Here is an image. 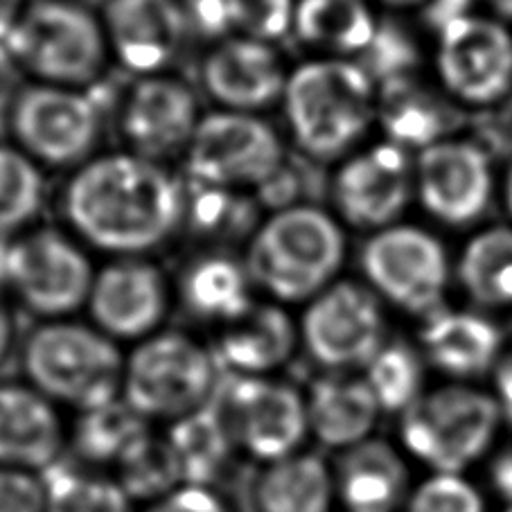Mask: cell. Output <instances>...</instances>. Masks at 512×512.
<instances>
[{"label":"cell","mask_w":512,"mask_h":512,"mask_svg":"<svg viewBox=\"0 0 512 512\" xmlns=\"http://www.w3.org/2000/svg\"><path fill=\"white\" fill-rule=\"evenodd\" d=\"M70 226L95 249L138 258L163 246L185 217L176 176L138 154H109L77 170L64 194Z\"/></svg>","instance_id":"6da1fadb"},{"label":"cell","mask_w":512,"mask_h":512,"mask_svg":"<svg viewBox=\"0 0 512 512\" xmlns=\"http://www.w3.org/2000/svg\"><path fill=\"white\" fill-rule=\"evenodd\" d=\"M282 100L294 143L314 161L350 156L377 122V84L352 59L305 61L289 73Z\"/></svg>","instance_id":"7a4b0ae2"},{"label":"cell","mask_w":512,"mask_h":512,"mask_svg":"<svg viewBox=\"0 0 512 512\" xmlns=\"http://www.w3.org/2000/svg\"><path fill=\"white\" fill-rule=\"evenodd\" d=\"M343 258L337 219L316 206H287L253 233L246 271L278 303H310L337 282Z\"/></svg>","instance_id":"3957f363"},{"label":"cell","mask_w":512,"mask_h":512,"mask_svg":"<svg viewBox=\"0 0 512 512\" xmlns=\"http://www.w3.org/2000/svg\"><path fill=\"white\" fill-rule=\"evenodd\" d=\"M503 418L494 395L476 384L427 388L400 416L397 434L406 456L429 472L465 474L490 456Z\"/></svg>","instance_id":"277c9868"},{"label":"cell","mask_w":512,"mask_h":512,"mask_svg":"<svg viewBox=\"0 0 512 512\" xmlns=\"http://www.w3.org/2000/svg\"><path fill=\"white\" fill-rule=\"evenodd\" d=\"M125 361L118 343L102 330L64 319L39 325L23 348L32 388L77 411L118 400Z\"/></svg>","instance_id":"5b68a950"},{"label":"cell","mask_w":512,"mask_h":512,"mask_svg":"<svg viewBox=\"0 0 512 512\" xmlns=\"http://www.w3.org/2000/svg\"><path fill=\"white\" fill-rule=\"evenodd\" d=\"M219 370L213 350L188 334H152L127 357L120 397L147 422H176L213 402Z\"/></svg>","instance_id":"8992f818"},{"label":"cell","mask_w":512,"mask_h":512,"mask_svg":"<svg viewBox=\"0 0 512 512\" xmlns=\"http://www.w3.org/2000/svg\"><path fill=\"white\" fill-rule=\"evenodd\" d=\"M5 46L43 84L70 88L95 82L109 52L102 23L70 0L28 3Z\"/></svg>","instance_id":"52a82bcc"},{"label":"cell","mask_w":512,"mask_h":512,"mask_svg":"<svg viewBox=\"0 0 512 512\" xmlns=\"http://www.w3.org/2000/svg\"><path fill=\"white\" fill-rule=\"evenodd\" d=\"M361 271L384 305L418 319L445 307L452 280L443 242L411 224H393L370 237L361 251Z\"/></svg>","instance_id":"ba28073f"},{"label":"cell","mask_w":512,"mask_h":512,"mask_svg":"<svg viewBox=\"0 0 512 512\" xmlns=\"http://www.w3.org/2000/svg\"><path fill=\"white\" fill-rule=\"evenodd\" d=\"M235 449L273 463L303 452L310 438L305 393L273 377L226 375L213 397Z\"/></svg>","instance_id":"9c48e42d"},{"label":"cell","mask_w":512,"mask_h":512,"mask_svg":"<svg viewBox=\"0 0 512 512\" xmlns=\"http://www.w3.org/2000/svg\"><path fill=\"white\" fill-rule=\"evenodd\" d=\"M185 167L201 188H264L285 167V147L262 118L224 109L199 120Z\"/></svg>","instance_id":"30bf717a"},{"label":"cell","mask_w":512,"mask_h":512,"mask_svg":"<svg viewBox=\"0 0 512 512\" xmlns=\"http://www.w3.org/2000/svg\"><path fill=\"white\" fill-rule=\"evenodd\" d=\"M298 332L316 366L361 373L388 341L384 303L368 285L337 280L307 303Z\"/></svg>","instance_id":"8fae6325"},{"label":"cell","mask_w":512,"mask_h":512,"mask_svg":"<svg viewBox=\"0 0 512 512\" xmlns=\"http://www.w3.org/2000/svg\"><path fill=\"white\" fill-rule=\"evenodd\" d=\"M93 267L68 235L39 228L7 244L5 282L30 312L64 319L88 303Z\"/></svg>","instance_id":"7c38bea8"},{"label":"cell","mask_w":512,"mask_h":512,"mask_svg":"<svg viewBox=\"0 0 512 512\" xmlns=\"http://www.w3.org/2000/svg\"><path fill=\"white\" fill-rule=\"evenodd\" d=\"M12 131L32 161L70 167L86 161L102 134L97 104L79 88L34 84L16 95Z\"/></svg>","instance_id":"4fadbf2b"},{"label":"cell","mask_w":512,"mask_h":512,"mask_svg":"<svg viewBox=\"0 0 512 512\" xmlns=\"http://www.w3.org/2000/svg\"><path fill=\"white\" fill-rule=\"evenodd\" d=\"M436 73L467 107H497L512 91V34L499 19L470 14L438 32Z\"/></svg>","instance_id":"5bb4252c"},{"label":"cell","mask_w":512,"mask_h":512,"mask_svg":"<svg viewBox=\"0 0 512 512\" xmlns=\"http://www.w3.org/2000/svg\"><path fill=\"white\" fill-rule=\"evenodd\" d=\"M332 197L350 226L382 231L397 224L416 197V161L388 140L359 149L339 167Z\"/></svg>","instance_id":"9a60e30c"},{"label":"cell","mask_w":512,"mask_h":512,"mask_svg":"<svg viewBox=\"0 0 512 512\" xmlns=\"http://www.w3.org/2000/svg\"><path fill=\"white\" fill-rule=\"evenodd\" d=\"M492 190V163L479 143L443 138L418 154L416 197L440 224H474L488 208Z\"/></svg>","instance_id":"2e32d148"},{"label":"cell","mask_w":512,"mask_h":512,"mask_svg":"<svg viewBox=\"0 0 512 512\" xmlns=\"http://www.w3.org/2000/svg\"><path fill=\"white\" fill-rule=\"evenodd\" d=\"M88 312L113 341H143L156 334L170 307L163 271L143 258H120L95 273Z\"/></svg>","instance_id":"e0dca14e"},{"label":"cell","mask_w":512,"mask_h":512,"mask_svg":"<svg viewBox=\"0 0 512 512\" xmlns=\"http://www.w3.org/2000/svg\"><path fill=\"white\" fill-rule=\"evenodd\" d=\"M102 28L120 64L147 77L181 55L190 21L181 0H109Z\"/></svg>","instance_id":"ac0fdd59"},{"label":"cell","mask_w":512,"mask_h":512,"mask_svg":"<svg viewBox=\"0 0 512 512\" xmlns=\"http://www.w3.org/2000/svg\"><path fill=\"white\" fill-rule=\"evenodd\" d=\"M199 125L194 93L179 79L147 75L127 93L120 129L131 154L161 163L185 152Z\"/></svg>","instance_id":"d6986e66"},{"label":"cell","mask_w":512,"mask_h":512,"mask_svg":"<svg viewBox=\"0 0 512 512\" xmlns=\"http://www.w3.org/2000/svg\"><path fill=\"white\" fill-rule=\"evenodd\" d=\"M416 343L429 368L458 384H476L490 377L506 352L497 321L481 310L447 305L422 319Z\"/></svg>","instance_id":"ffe728a7"},{"label":"cell","mask_w":512,"mask_h":512,"mask_svg":"<svg viewBox=\"0 0 512 512\" xmlns=\"http://www.w3.org/2000/svg\"><path fill=\"white\" fill-rule=\"evenodd\" d=\"M287 70L267 41L228 37L203 61V86L226 111L253 113L285 95Z\"/></svg>","instance_id":"44dd1931"},{"label":"cell","mask_w":512,"mask_h":512,"mask_svg":"<svg viewBox=\"0 0 512 512\" xmlns=\"http://www.w3.org/2000/svg\"><path fill=\"white\" fill-rule=\"evenodd\" d=\"M66 445L55 402L37 388L0 384V467L46 472Z\"/></svg>","instance_id":"7402d4cb"},{"label":"cell","mask_w":512,"mask_h":512,"mask_svg":"<svg viewBox=\"0 0 512 512\" xmlns=\"http://www.w3.org/2000/svg\"><path fill=\"white\" fill-rule=\"evenodd\" d=\"M334 490L343 512H400L413 490L406 454L384 438H368L341 452Z\"/></svg>","instance_id":"603a6c76"},{"label":"cell","mask_w":512,"mask_h":512,"mask_svg":"<svg viewBox=\"0 0 512 512\" xmlns=\"http://www.w3.org/2000/svg\"><path fill=\"white\" fill-rule=\"evenodd\" d=\"M310 436L325 449L346 452L373 438L382 409L361 373L323 370L305 393Z\"/></svg>","instance_id":"cb8c5ba5"},{"label":"cell","mask_w":512,"mask_h":512,"mask_svg":"<svg viewBox=\"0 0 512 512\" xmlns=\"http://www.w3.org/2000/svg\"><path fill=\"white\" fill-rule=\"evenodd\" d=\"M300 343V332L280 305H255L224 325L213 355L228 375L269 377L287 364Z\"/></svg>","instance_id":"d4e9b609"},{"label":"cell","mask_w":512,"mask_h":512,"mask_svg":"<svg viewBox=\"0 0 512 512\" xmlns=\"http://www.w3.org/2000/svg\"><path fill=\"white\" fill-rule=\"evenodd\" d=\"M255 512H332L334 470L319 454L296 452L267 463L253 488Z\"/></svg>","instance_id":"484cf974"},{"label":"cell","mask_w":512,"mask_h":512,"mask_svg":"<svg viewBox=\"0 0 512 512\" xmlns=\"http://www.w3.org/2000/svg\"><path fill=\"white\" fill-rule=\"evenodd\" d=\"M379 23L368 0H298L294 32L325 57L364 55Z\"/></svg>","instance_id":"4316f807"},{"label":"cell","mask_w":512,"mask_h":512,"mask_svg":"<svg viewBox=\"0 0 512 512\" xmlns=\"http://www.w3.org/2000/svg\"><path fill=\"white\" fill-rule=\"evenodd\" d=\"M251 276L246 264L228 255H203L185 269L181 300L194 319L228 325L253 307Z\"/></svg>","instance_id":"83f0119b"},{"label":"cell","mask_w":512,"mask_h":512,"mask_svg":"<svg viewBox=\"0 0 512 512\" xmlns=\"http://www.w3.org/2000/svg\"><path fill=\"white\" fill-rule=\"evenodd\" d=\"M456 278L474 310H512V228L490 226L476 233L463 246Z\"/></svg>","instance_id":"f1b7e54d"},{"label":"cell","mask_w":512,"mask_h":512,"mask_svg":"<svg viewBox=\"0 0 512 512\" xmlns=\"http://www.w3.org/2000/svg\"><path fill=\"white\" fill-rule=\"evenodd\" d=\"M165 438L179 463L183 483L192 485L213 483L231 461L233 452H237L213 402L172 422Z\"/></svg>","instance_id":"f546056e"},{"label":"cell","mask_w":512,"mask_h":512,"mask_svg":"<svg viewBox=\"0 0 512 512\" xmlns=\"http://www.w3.org/2000/svg\"><path fill=\"white\" fill-rule=\"evenodd\" d=\"M377 122L384 125L388 143L406 152L416 147L422 152L443 140V107L425 88L413 84L411 77L377 88Z\"/></svg>","instance_id":"4dcf8cb0"},{"label":"cell","mask_w":512,"mask_h":512,"mask_svg":"<svg viewBox=\"0 0 512 512\" xmlns=\"http://www.w3.org/2000/svg\"><path fill=\"white\" fill-rule=\"evenodd\" d=\"M149 434H152L149 422L118 397L95 409L79 411L73 429V447L88 463L118 465Z\"/></svg>","instance_id":"1f68e13d"},{"label":"cell","mask_w":512,"mask_h":512,"mask_svg":"<svg viewBox=\"0 0 512 512\" xmlns=\"http://www.w3.org/2000/svg\"><path fill=\"white\" fill-rule=\"evenodd\" d=\"M427 361L418 343L391 339L368 361L361 375L373 391L382 413L400 418L427 391Z\"/></svg>","instance_id":"d6a6232c"},{"label":"cell","mask_w":512,"mask_h":512,"mask_svg":"<svg viewBox=\"0 0 512 512\" xmlns=\"http://www.w3.org/2000/svg\"><path fill=\"white\" fill-rule=\"evenodd\" d=\"M46 512H131L127 490L116 479L52 465L41 472Z\"/></svg>","instance_id":"836d02e7"},{"label":"cell","mask_w":512,"mask_h":512,"mask_svg":"<svg viewBox=\"0 0 512 512\" xmlns=\"http://www.w3.org/2000/svg\"><path fill=\"white\" fill-rule=\"evenodd\" d=\"M43 203V176L37 161L0 145V240L19 235L34 222Z\"/></svg>","instance_id":"e575fe53"},{"label":"cell","mask_w":512,"mask_h":512,"mask_svg":"<svg viewBox=\"0 0 512 512\" xmlns=\"http://www.w3.org/2000/svg\"><path fill=\"white\" fill-rule=\"evenodd\" d=\"M118 467V483L127 490L131 499L156 501L163 494L183 485L179 463L167 438L149 434L122 458Z\"/></svg>","instance_id":"d590c367"},{"label":"cell","mask_w":512,"mask_h":512,"mask_svg":"<svg viewBox=\"0 0 512 512\" xmlns=\"http://www.w3.org/2000/svg\"><path fill=\"white\" fill-rule=\"evenodd\" d=\"M404 512H488L485 494L465 474L431 472L413 485Z\"/></svg>","instance_id":"8d00e7d4"},{"label":"cell","mask_w":512,"mask_h":512,"mask_svg":"<svg viewBox=\"0 0 512 512\" xmlns=\"http://www.w3.org/2000/svg\"><path fill=\"white\" fill-rule=\"evenodd\" d=\"M364 57L368 64H361L366 73L377 84H391L397 79H406L416 66L418 50L413 46L406 32L393 28V25H379L373 41L366 48Z\"/></svg>","instance_id":"74e56055"},{"label":"cell","mask_w":512,"mask_h":512,"mask_svg":"<svg viewBox=\"0 0 512 512\" xmlns=\"http://www.w3.org/2000/svg\"><path fill=\"white\" fill-rule=\"evenodd\" d=\"M0 512H46L41 474L0 467Z\"/></svg>","instance_id":"f35d334b"},{"label":"cell","mask_w":512,"mask_h":512,"mask_svg":"<svg viewBox=\"0 0 512 512\" xmlns=\"http://www.w3.org/2000/svg\"><path fill=\"white\" fill-rule=\"evenodd\" d=\"M294 0H244V28L249 37L267 41L294 30Z\"/></svg>","instance_id":"ab89813d"},{"label":"cell","mask_w":512,"mask_h":512,"mask_svg":"<svg viewBox=\"0 0 512 512\" xmlns=\"http://www.w3.org/2000/svg\"><path fill=\"white\" fill-rule=\"evenodd\" d=\"M185 12L206 37H226L244 23V0H188Z\"/></svg>","instance_id":"60d3db41"},{"label":"cell","mask_w":512,"mask_h":512,"mask_svg":"<svg viewBox=\"0 0 512 512\" xmlns=\"http://www.w3.org/2000/svg\"><path fill=\"white\" fill-rule=\"evenodd\" d=\"M145 512H233L228 503L208 485L183 483L161 499L149 503Z\"/></svg>","instance_id":"b9f144b4"},{"label":"cell","mask_w":512,"mask_h":512,"mask_svg":"<svg viewBox=\"0 0 512 512\" xmlns=\"http://www.w3.org/2000/svg\"><path fill=\"white\" fill-rule=\"evenodd\" d=\"M490 393L499 402L506 420H512V350H506L490 375Z\"/></svg>","instance_id":"7bdbcfd3"},{"label":"cell","mask_w":512,"mask_h":512,"mask_svg":"<svg viewBox=\"0 0 512 512\" xmlns=\"http://www.w3.org/2000/svg\"><path fill=\"white\" fill-rule=\"evenodd\" d=\"M472 5H474V0H431L425 10L429 14L431 28H434L438 34L440 30L447 28L449 23L474 14Z\"/></svg>","instance_id":"ee69618b"},{"label":"cell","mask_w":512,"mask_h":512,"mask_svg":"<svg viewBox=\"0 0 512 512\" xmlns=\"http://www.w3.org/2000/svg\"><path fill=\"white\" fill-rule=\"evenodd\" d=\"M492 485L503 499L512 503V449L499 454L492 463Z\"/></svg>","instance_id":"f6af8a7d"},{"label":"cell","mask_w":512,"mask_h":512,"mask_svg":"<svg viewBox=\"0 0 512 512\" xmlns=\"http://www.w3.org/2000/svg\"><path fill=\"white\" fill-rule=\"evenodd\" d=\"M28 3L25 0H0V43H7L21 21Z\"/></svg>","instance_id":"bcb514c9"},{"label":"cell","mask_w":512,"mask_h":512,"mask_svg":"<svg viewBox=\"0 0 512 512\" xmlns=\"http://www.w3.org/2000/svg\"><path fill=\"white\" fill-rule=\"evenodd\" d=\"M14 343V316L7 300L0 294V364L7 359Z\"/></svg>","instance_id":"7dc6e473"},{"label":"cell","mask_w":512,"mask_h":512,"mask_svg":"<svg viewBox=\"0 0 512 512\" xmlns=\"http://www.w3.org/2000/svg\"><path fill=\"white\" fill-rule=\"evenodd\" d=\"M388 7H395V10H411V7H427L431 0H379Z\"/></svg>","instance_id":"c3c4849f"},{"label":"cell","mask_w":512,"mask_h":512,"mask_svg":"<svg viewBox=\"0 0 512 512\" xmlns=\"http://www.w3.org/2000/svg\"><path fill=\"white\" fill-rule=\"evenodd\" d=\"M494 14L501 16V19L512 21V0H488Z\"/></svg>","instance_id":"681fc988"},{"label":"cell","mask_w":512,"mask_h":512,"mask_svg":"<svg viewBox=\"0 0 512 512\" xmlns=\"http://www.w3.org/2000/svg\"><path fill=\"white\" fill-rule=\"evenodd\" d=\"M503 194H506V206H508V213L512 215V165H510L508 176H506V188H503Z\"/></svg>","instance_id":"f907efd6"},{"label":"cell","mask_w":512,"mask_h":512,"mask_svg":"<svg viewBox=\"0 0 512 512\" xmlns=\"http://www.w3.org/2000/svg\"><path fill=\"white\" fill-rule=\"evenodd\" d=\"M503 512H512V503H508V508H506V510H503Z\"/></svg>","instance_id":"816d5d0a"}]
</instances>
